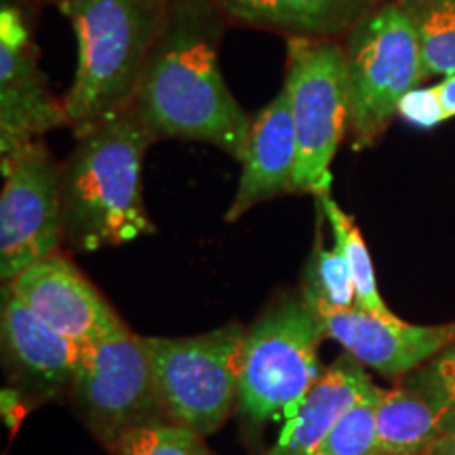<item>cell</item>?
I'll return each mask as SVG.
<instances>
[{"instance_id":"obj_27","label":"cell","mask_w":455,"mask_h":455,"mask_svg":"<svg viewBox=\"0 0 455 455\" xmlns=\"http://www.w3.org/2000/svg\"><path fill=\"white\" fill-rule=\"evenodd\" d=\"M30 3H55V4H60V3H64V0H30Z\"/></svg>"},{"instance_id":"obj_6","label":"cell","mask_w":455,"mask_h":455,"mask_svg":"<svg viewBox=\"0 0 455 455\" xmlns=\"http://www.w3.org/2000/svg\"><path fill=\"white\" fill-rule=\"evenodd\" d=\"M241 323L192 338H141L169 422L207 436L218 432L241 395Z\"/></svg>"},{"instance_id":"obj_25","label":"cell","mask_w":455,"mask_h":455,"mask_svg":"<svg viewBox=\"0 0 455 455\" xmlns=\"http://www.w3.org/2000/svg\"><path fill=\"white\" fill-rule=\"evenodd\" d=\"M432 89H435L436 100H439L441 104V110L445 114V121L447 118H455V74H447V76H443Z\"/></svg>"},{"instance_id":"obj_8","label":"cell","mask_w":455,"mask_h":455,"mask_svg":"<svg viewBox=\"0 0 455 455\" xmlns=\"http://www.w3.org/2000/svg\"><path fill=\"white\" fill-rule=\"evenodd\" d=\"M70 390L89 430L114 453L131 430L169 422L144 341L129 327L84 346Z\"/></svg>"},{"instance_id":"obj_22","label":"cell","mask_w":455,"mask_h":455,"mask_svg":"<svg viewBox=\"0 0 455 455\" xmlns=\"http://www.w3.org/2000/svg\"><path fill=\"white\" fill-rule=\"evenodd\" d=\"M116 455H213V451L196 430L167 422L131 430L123 436Z\"/></svg>"},{"instance_id":"obj_17","label":"cell","mask_w":455,"mask_h":455,"mask_svg":"<svg viewBox=\"0 0 455 455\" xmlns=\"http://www.w3.org/2000/svg\"><path fill=\"white\" fill-rule=\"evenodd\" d=\"M445 428L441 411L422 392H382L375 413L373 455H424Z\"/></svg>"},{"instance_id":"obj_26","label":"cell","mask_w":455,"mask_h":455,"mask_svg":"<svg viewBox=\"0 0 455 455\" xmlns=\"http://www.w3.org/2000/svg\"><path fill=\"white\" fill-rule=\"evenodd\" d=\"M424 455H455V426L445 428Z\"/></svg>"},{"instance_id":"obj_23","label":"cell","mask_w":455,"mask_h":455,"mask_svg":"<svg viewBox=\"0 0 455 455\" xmlns=\"http://www.w3.org/2000/svg\"><path fill=\"white\" fill-rule=\"evenodd\" d=\"M409 388L435 403L447 428L455 426V341L413 375Z\"/></svg>"},{"instance_id":"obj_14","label":"cell","mask_w":455,"mask_h":455,"mask_svg":"<svg viewBox=\"0 0 455 455\" xmlns=\"http://www.w3.org/2000/svg\"><path fill=\"white\" fill-rule=\"evenodd\" d=\"M241 163L236 196L224 218L230 224L251 212L255 204L291 192L298 164V133L284 87L253 118Z\"/></svg>"},{"instance_id":"obj_15","label":"cell","mask_w":455,"mask_h":455,"mask_svg":"<svg viewBox=\"0 0 455 455\" xmlns=\"http://www.w3.org/2000/svg\"><path fill=\"white\" fill-rule=\"evenodd\" d=\"M388 0H213L228 21L287 38H338Z\"/></svg>"},{"instance_id":"obj_19","label":"cell","mask_w":455,"mask_h":455,"mask_svg":"<svg viewBox=\"0 0 455 455\" xmlns=\"http://www.w3.org/2000/svg\"><path fill=\"white\" fill-rule=\"evenodd\" d=\"M301 298L312 312H333L355 308L356 293L348 264L333 243L325 247L321 230H316V243L301 275Z\"/></svg>"},{"instance_id":"obj_5","label":"cell","mask_w":455,"mask_h":455,"mask_svg":"<svg viewBox=\"0 0 455 455\" xmlns=\"http://www.w3.org/2000/svg\"><path fill=\"white\" fill-rule=\"evenodd\" d=\"M287 91L298 164L291 192L323 196L331 192V163L350 131V83L344 44L335 38H289Z\"/></svg>"},{"instance_id":"obj_24","label":"cell","mask_w":455,"mask_h":455,"mask_svg":"<svg viewBox=\"0 0 455 455\" xmlns=\"http://www.w3.org/2000/svg\"><path fill=\"white\" fill-rule=\"evenodd\" d=\"M403 121L415 124V127L430 129L445 121V114L441 110L439 100L432 87H415L401 100L396 110Z\"/></svg>"},{"instance_id":"obj_2","label":"cell","mask_w":455,"mask_h":455,"mask_svg":"<svg viewBox=\"0 0 455 455\" xmlns=\"http://www.w3.org/2000/svg\"><path fill=\"white\" fill-rule=\"evenodd\" d=\"M155 141L133 106L76 140L60 167L64 241L74 251L156 235L144 201V158Z\"/></svg>"},{"instance_id":"obj_7","label":"cell","mask_w":455,"mask_h":455,"mask_svg":"<svg viewBox=\"0 0 455 455\" xmlns=\"http://www.w3.org/2000/svg\"><path fill=\"white\" fill-rule=\"evenodd\" d=\"M355 148L371 146L409 91L424 83L415 24L401 0H388L344 36Z\"/></svg>"},{"instance_id":"obj_16","label":"cell","mask_w":455,"mask_h":455,"mask_svg":"<svg viewBox=\"0 0 455 455\" xmlns=\"http://www.w3.org/2000/svg\"><path fill=\"white\" fill-rule=\"evenodd\" d=\"M371 378L350 355L339 356L323 371L295 413L283 426L281 436L264 455H315L338 419L365 392Z\"/></svg>"},{"instance_id":"obj_13","label":"cell","mask_w":455,"mask_h":455,"mask_svg":"<svg viewBox=\"0 0 455 455\" xmlns=\"http://www.w3.org/2000/svg\"><path fill=\"white\" fill-rule=\"evenodd\" d=\"M0 331L7 375L17 388L43 401L70 388L83 346L74 344L34 315L9 291L7 284L3 287Z\"/></svg>"},{"instance_id":"obj_18","label":"cell","mask_w":455,"mask_h":455,"mask_svg":"<svg viewBox=\"0 0 455 455\" xmlns=\"http://www.w3.org/2000/svg\"><path fill=\"white\" fill-rule=\"evenodd\" d=\"M316 201L323 215H325L329 228H331L333 243L338 244L341 255H344L346 264H348L352 283H355V293H356L355 308L371 312V315H379V316H395L388 306H386L382 295H379L371 255H369L367 243L365 238H363L361 230L356 228L355 220H352L350 215L339 207L338 201L331 196V192H329V195L318 196Z\"/></svg>"},{"instance_id":"obj_10","label":"cell","mask_w":455,"mask_h":455,"mask_svg":"<svg viewBox=\"0 0 455 455\" xmlns=\"http://www.w3.org/2000/svg\"><path fill=\"white\" fill-rule=\"evenodd\" d=\"M4 284L34 315L83 348L127 327L100 289L60 251Z\"/></svg>"},{"instance_id":"obj_12","label":"cell","mask_w":455,"mask_h":455,"mask_svg":"<svg viewBox=\"0 0 455 455\" xmlns=\"http://www.w3.org/2000/svg\"><path fill=\"white\" fill-rule=\"evenodd\" d=\"M316 316L327 338L338 341L346 355L386 378H401L424 367L455 341V325H411L398 316L358 308L318 312Z\"/></svg>"},{"instance_id":"obj_3","label":"cell","mask_w":455,"mask_h":455,"mask_svg":"<svg viewBox=\"0 0 455 455\" xmlns=\"http://www.w3.org/2000/svg\"><path fill=\"white\" fill-rule=\"evenodd\" d=\"M171 0H64L78 41V66L64 106L84 138L133 106L135 91L167 21Z\"/></svg>"},{"instance_id":"obj_20","label":"cell","mask_w":455,"mask_h":455,"mask_svg":"<svg viewBox=\"0 0 455 455\" xmlns=\"http://www.w3.org/2000/svg\"><path fill=\"white\" fill-rule=\"evenodd\" d=\"M411 15L422 51V76L455 74V0H401Z\"/></svg>"},{"instance_id":"obj_1","label":"cell","mask_w":455,"mask_h":455,"mask_svg":"<svg viewBox=\"0 0 455 455\" xmlns=\"http://www.w3.org/2000/svg\"><path fill=\"white\" fill-rule=\"evenodd\" d=\"M226 24L213 0H171L133 108L155 140L203 141L243 161L253 121L220 68Z\"/></svg>"},{"instance_id":"obj_11","label":"cell","mask_w":455,"mask_h":455,"mask_svg":"<svg viewBox=\"0 0 455 455\" xmlns=\"http://www.w3.org/2000/svg\"><path fill=\"white\" fill-rule=\"evenodd\" d=\"M57 127H70L38 68L30 34L13 7L3 9L0 41V156L9 158Z\"/></svg>"},{"instance_id":"obj_9","label":"cell","mask_w":455,"mask_h":455,"mask_svg":"<svg viewBox=\"0 0 455 455\" xmlns=\"http://www.w3.org/2000/svg\"><path fill=\"white\" fill-rule=\"evenodd\" d=\"M0 278L13 281L32 264L60 251L64 241L60 167L43 140L3 161Z\"/></svg>"},{"instance_id":"obj_4","label":"cell","mask_w":455,"mask_h":455,"mask_svg":"<svg viewBox=\"0 0 455 455\" xmlns=\"http://www.w3.org/2000/svg\"><path fill=\"white\" fill-rule=\"evenodd\" d=\"M325 327L301 295L270 306L247 329L238 407L255 424L287 422L323 375Z\"/></svg>"},{"instance_id":"obj_21","label":"cell","mask_w":455,"mask_h":455,"mask_svg":"<svg viewBox=\"0 0 455 455\" xmlns=\"http://www.w3.org/2000/svg\"><path fill=\"white\" fill-rule=\"evenodd\" d=\"M382 392V388L373 384L341 415L315 455H373L375 413H378Z\"/></svg>"}]
</instances>
